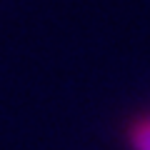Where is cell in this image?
<instances>
[{
	"label": "cell",
	"instance_id": "1",
	"mask_svg": "<svg viewBox=\"0 0 150 150\" xmlns=\"http://www.w3.org/2000/svg\"><path fill=\"white\" fill-rule=\"evenodd\" d=\"M135 148L138 150H150V123L140 125L135 130Z\"/></svg>",
	"mask_w": 150,
	"mask_h": 150
}]
</instances>
